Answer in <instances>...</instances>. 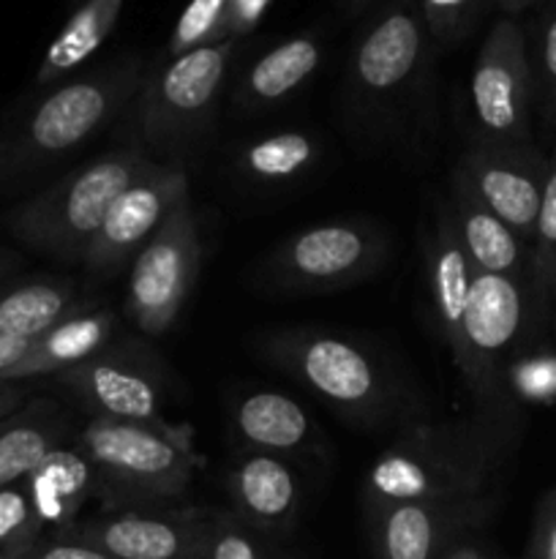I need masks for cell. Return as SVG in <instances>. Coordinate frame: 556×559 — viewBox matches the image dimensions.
Masks as SVG:
<instances>
[{
    "label": "cell",
    "instance_id": "603a6c76",
    "mask_svg": "<svg viewBox=\"0 0 556 559\" xmlns=\"http://www.w3.org/2000/svg\"><path fill=\"white\" fill-rule=\"evenodd\" d=\"M322 63V47L314 36H294L267 49L240 82L238 102L245 109H265L287 102L311 80Z\"/></svg>",
    "mask_w": 556,
    "mask_h": 559
},
{
    "label": "cell",
    "instance_id": "5b68a950",
    "mask_svg": "<svg viewBox=\"0 0 556 559\" xmlns=\"http://www.w3.org/2000/svg\"><path fill=\"white\" fill-rule=\"evenodd\" d=\"M145 76L142 58L131 55L58 85L22 120L9 147V162L33 167L76 151L131 107Z\"/></svg>",
    "mask_w": 556,
    "mask_h": 559
},
{
    "label": "cell",
    "instance_id": "277c9868",
    "mask_svg": "<svg viewBox=\"0 0 556 559\" xmlns=\"http://www.w3.org/2000/svg\"><path fill=\"white\" fill-rule=\"evenodd\" d=\"M259 349L352 424H385L401 404L403 393L374 355L336 333L292 328L267 336Z\"/></svg>",
    "mask_w": 556,
    "mask_h": 559
},
{
    "label": "cell",
    "instance_id": "e0dca14e",
    "mask_svg": "<svg viewBox=\"0 0 556 559\" xmlns=\"http://www.w3.org/2000/svg\"><path fill=\"white\" fill-rule=\"evenodd\" d=\"M232 513L265 535H278L294 524L300 484L283 456L245 448L227 469Z\"/></svg>",
    "mask_w": 556,
    "mask_h": 559
},
{
    "label": "cell",
    "instance_id": "74e56055",
    "mask_svg": "<svg viewBox=\"0 0 556 559\" xmlns=\"http://www.w3.org/2000/svg\"><path fill=\"white\" fill-rule=\"evenodd\" d=\"M22 399H25V388H22V382L3 380V377H0V420L9 418L11 409H14Z\"/></svg>",
    "mask_w": 556,
    "mask_h": 559
},
{
    "label": "cell",
    "instance_id": "7a4b0ae2",
    "mask_svg": "<svg viewBox=\"0 0 556 559\" xmlns=\"http://www.w3.org/2000/svg\"><path fill=\"white\" fill-rule=\"evenodd\" d=\"M74 442L96 469L109 511L167 506L185 495L196 473L189 431L172 424L90 418Z\"/></svg>",
    "mask_w": 556,
    "mask_h": 559
},
{
    "label": "cell",
    "instance_id": "f546056e",
    "mask_svg": "<svg viewBox=\"0 0 556 559\" xmlns=\"http://www.w3.org/2000/svg\"><path fill=\"white\" fill-rule=\"evenodd\" d=\"M44 538V524L27 497L25 484L0 489V559H16Z\"/></svg>",
    "mask_w": 556,
    "mask_h": 559
},
{
    "label": "cell",
    "instance_id": "ba28073f",
    "mask_svg": "<svg viewBox=\"0 0 556 559\" xmlns=\"http://www.w3.org/2000/svg\"><path fill=\"white\" fill-rule=\"evenodd\" d=\"M425 69L428 31L420 5L398 0L360 36L349 60V104L360 123H396L423 85Z\"/></svg>",
    "mask_w": 556,
    "mask_h": 559
},
{
    "label": "cell",
    "instance_id": "4316f807",
    "mask_svg": "<svg viewBox=\"0 0 556 559\" xmlns=\"http://www.w3.org/2000/svg\"><path fill=\"white\" fill-rule=\"evenodd\" d=\"M319 158V147L305 131H276L251 140L240 151V173L265 186L289 183L309 173Z\"/></svg>",
    "mask_w": 556,
    "mask_h": 559
},
{
    "label": "cell",
    "instance_id": "cb8c5ba5",
    "mask_svg": "<svg viewBox=\"0 0 556 559\" xmlns=\"http://www.w3.org/2000/svg\"><path fill=\"white\" fill-rule=\"evenodd\" d=\"M65 445V424L49 402L0 420V489L25 480L55 448Z\"/></svg>",
    "mask_w": 556,
    "mask_h": 559
},
{
    "label": "cell",
    "instance_id": "f35d334b",
    "mask_svg": "<svg viewBox=\"0 0 556 559\" xmlns=\"http://www.w3.org/2000/svg\"><path fill=\"white\" fill-rule=\"evenodd\" d=\"M442 559H488V557H485L483 551L478 549V546L469 544V538H467V540H461V544L452 546V549L447 551V555Z\"/></svg>",
    "mask_w": 556,
    "mask_h": 559
},
{
    "label": "cell",
    "instance_id": "ffe728a7",
    "mask_svg": "<svg viewBox=\"0 0 556 559\" xmlns=\"http://www.w3.org/2000/svg\"><path fill=\"white\" fill-rule=\"evenodd\" d=\"M22 484L41 519L44 533L52 530V535L76 524L82 506L98 497V475L76 442L55 448Z\"/></svg>",
    "mask_w": 556,
    "mask_h": 559
},
{
    "label": "cell",
    "instance_id": "ab89813d",
    "mask_svg": "<svg viewBox=\"0 0 556 559\" xmlns=\"http://www.w3.org/2000/svg\"><path fill=\"white\" fill-rule=\"evenodd\" d=\"M534 3H537V0H496V5L505 11V16L521 14L523 9H529V5H534Z\"/></svg>",
    "mask_w": 556,
    "mask_h": 559
},
{
    "label": "cell",
    "instance_id": "7402d4cb",
    "mask_svg": "<svg viewBox=\"0 0 556 559\" xmlns=\"http://www.w3.org/2000/svg\"><path fill=\"white\" fill-rule=\"evenodd\" d=\"M238 440L251 451L287 456L316 445V429L309 413L276 391H254L232 407Z\"/></svg>",
    "mask_w": 556,
    "mask_h": 559
},
{
    "label": "cell",
    "instance_id": "4dcf8cb0",
    "mask_svg": "<svg viewBox=\"0 0 556 559\" xmlns=\"http://www.w3.org/2000/svg\"><path fill=\"white\" fill-rule=\"evenodd\" d=\"M200 559H270V551L259 533L232 511H213Z\"/></svg>",
    "mask_w": 556,
    "mask_h": 559
},
{
    "label": "cell",
    "instance_id": "e575fe53",
    "mask_svg": "<svg viewBox=\"0 0 556 559\" xmlns=\"http://www.w3.org/2000/svg\"><path fill=\"white\" fill-rule=\"evenodd\" d=\"M16 559H112V557L93 549V546L82 544V540L65 538V535H49V538H41L31 551H25V555Z\"/></svg>",
    "mask_w": 556,
    "mask_h": 559
},
{
    "label": "cell",
    "instance_id": "7c38bea8",
    "mask_svg": "<svg viewBox=\"0 0 556 559\" xmlns=\"http://www.w3.org/2000/svg\"><path fill=\"white\" fill-rule=\"evenodd\" d=\"M58 377L93 418L134 420V424H169L164 420V377L147 349L136 344L104 347L93 358L60 371Z\"/></svg>",
    "mask_w": 556,
    "mask_h": 559
},
{
    "label": "cell",
    "instance_id": "f1b7e54d",
    "mask_svg": "<svg viewBox=\"0 0 556 559\" xmlns=\"http://www.w3.org/2000/svg\"><path fill=\"white\" fill-rule=\"evenodd\" d=\"M529 271L534 295L543 300L556 298V151L548 156V178L529 251Z\"/></svg>",
    "mask_w": 556,
    "mask_h": 559
},
{
    "label": "cell",
    "instance_id": "484cf974",
    "mask_svg": "<svg viewBox=\"0 0 556 559\" xmlns=\"http://www.w3.org/2000/svg\"><path fill=\"white\" fill-rule=\"evenodd\" d=\"M85 306L65 282H31L0 293V336L36 338Z\"/></svg>",
    "mask_w": 556,
    "mask_h": 559
},
{
    "label": "cell",
    "instance_id": "6da1fadb",
    "mask_svg": "<svg viewBox=\"0 0 556 559\" xmlns=\"http://www.w3.org/2000/svg\"><path fill=\"white\" fill-rule=\"evenodd\" d=\"M499 431L483 420L407 426L365 473L371 513L398 502H491Z\"/></svg>",
    "mask_w": 556,
    "mask_h": 559
},
{
    "label": "cell",
    "instance_id": "30bf717a",
    "mask_svg": "<svg viewBox=\"0 0 556 559\" xmlns=\"http://www.w3.org/2000/svg\"><path fill=\"white\" fill-rule=\"evenodd\" d=\"M474 140L532 145L534 76L527 36L512 16H501L485 36L469 80Z\"/></svg>",
    "mask_w": 556,
    "mask_h": 559
},
{
    "label": "cell",
    "instance_id": "8fae6325",
    "mask_svg": "<svg viewBox=\"0 0 556 559\" xmlns=\"http://www.w3.org/2000/svg\"><path fill=\"white\" fill-rule=\"evenodd\" d=\"M385 262V238L365 222H327L292 235L265 262L273 287L327 293L368 278Z\"/></svg>",
    "mask_w": 556,
    "mask_h": 559
},
{
    "label": "cell",
    "instance_id": "8d00e7d4",
    "mask_svg": "<svg viewBox=\"0 0 556 559\" xmlns=\"http://www.w3.org/2000/svg\"><path fill=\"white\" fill-rule=\"evenodd\" d=\"M267 0H234V11H238V36L249 33L256 25V20L265 11Z\"/></svg>",
    "mask_w": 556,
    "mask_h": 559
},
{
    "label": "cell",
    "instance_id": "60d3db41",
    "mask_svg": "<svg viewBox=\"0 0 556 559\" xmlns=\"http://www.w3.org/2000/svg\"><path fill=\"white\" fill-rule=\"evenodd\" d=\"M368 3H371V0H349V5H352L354 11H358V9H363V5H368Z\"/></svg>",
    "mask_w": 556,
    "mask_h": 559
},
{
    "label": "cell",
    "instance_id": "2e32d148",
    "mask_svg": "<svg viewBox=\"0 0 556 559\" xmlns=\"http://www.w3.org/2000/svg\"><path fill=\"white\" fill-rule=\"evenodd\" d=\"M491 502H398L371 513L379 559H442L488 516Z\"/></svg>",
    "mask_w": 556,
    "mask_h": 559
},
{
    "label": "cell",
    "instance_id": "d6986e66",
    "mask_svg": "<svg viewBox=\"0 0 556 559\" xmlns=\"http://www.w3.org/2000/svg\"><path fill=\"white\" fill-rule=\"evenodd\" d=\"M447 207H450L456 233L474 271L532 282L527 243L480 202V197L458 169H452L450 175Z\"/></svg>",
    "mask_w": 556,
    "mask_h": 559
},
{
    "label": "cell",
    "instance_id": "3957f363",
    "mask_svg": "<svg viewBox=\"0 0 556 559\" xmlns=\"http://www.w3.org/2000/svg\"><path fill=\"white\" fill-rule=\"evenodd\" d=\"M158 167L142 151H114L63 175L9 216V229L31 249L55 260H82L107 216L129 186Z\"/></svg>",
    "mask_w": 556,
    "mask_h": 559
},
{
    "label": "cell",
    "instance_id": "4fadbf2b",
    "mask_svg": "<svg viewBox=\"0 0 556 559\" xmlns=\"http://www.w3.org/2000/svg\"><path fill=\"white\" fill-rule=\"evenodd\" d=\"M207 516L210 511L196 508H118L58 535L82 540L112 559H200Z\"/></svg>",
    "mask_w": 556,
    "mask_h": 559
},
{
    "label": "cell",
    "instance_id": "44dd1931",
    "mask_svg": "<svg viewBox=\"0 0 556 559\" xmlns=\"http://www.w3.org/2000/svg\"><path fill=\"white\" fill-rule=\"evenodd\" d=\"M114 331V314L109 309H93L85 306L76 314L65 317L58 325L44 331L31 342L25 358L5 374V380L25 382L33 377L60 374L82 360L93 358L109 347V336Z\"/></svg>",
    "mask_w": 556,
    "mask_h": 559
},
{
    "label": "cell",
    "instance_id": "8992f818",
    "mask_svg": "<svg viewBox=\"0 0 556 559\" xmlns=\"http://www.w3.org/2000/svg\"><path fill=\"white\" fill-rule=\"evenodd\" d=\"M238 38L174 55L156 74H147L131 102L134 131L156 156L178 158L210 123L227 80ZM147 153V156H150ZM153 158V156H150Z\"/></svg>",
    "mask_w": 556,
    "mask_h": 559
},
{
    "label": "cell",
    "instance_id": "9a60e30c",
    "mask_svg": "<svg viewBox=\"0 0 556 559\" xmlns=\"http://www.w3.org/2000/svg\"><path fill=\"white\" fill-rule=\"evenodd\" d=\"M456 169L469 180L480 202L532 251L545 178H548V158L532 145H494V142L474 140Z\"/></svg>",
    "mask_w": 556,
    "mask_h": 559
},
{
    "label": "cell",
    "instance_id": "52a82bcc",
    "mask_svg": "<svg viewBox=\"0 0 556 559\" xmlns=\"http://www.w3.org/2000/svg\"><path fill=\"white\" fill-rule=\"evenodd\" d=\"M534 287L529 278L494 276L474 271L463 317L461 347L452 364L461 371L469 396L478 404V420L499 431L510 409L505 388V358L527 331Z\"/></svg>",
    "mask_w": 556,
    "mask_h": 559
},
{
    "label": "cell",
    "instance_id": "d590c367",
    "mask_svg": "<svg viewBox=\"0 0 556 559\" xmlns=\"http://www.w3.org/2000/svg\"><path fill=\"white\" fill-rule=\"evenodd\" d=\"M31 342L33 338H3L0 336V377H3V380H5V374H9V371L14 369L22 358H25L27 349H31Z\"/></svg>",
    "mask_w": 556,
    "mask_h": 559
},
{
    "label": "cell",
    "instance_id": "83f0119b",
    "mask_svg": "<svg viewBox=\"0 0 556 559\" xmlns=\"http://www.w3.org/2000/svg\"><path fill=\"white\" fill-rule=\"evenodd\" d=\"M227 38H238V11L234 0H191L169 38V55L213 47Z\"/></svg>",
    "mask_w": 556,
    "mask_h": 559
},
{
    "label": "cell",
    "instance_id": "1f68e13d",
    "mask_svg": "<svg viewBox=\"0 0 556 559\" xmlns=\"http://www.w3.org/2000/svg\"><path fill=\"white\" fill-rule=\"evenodd\" d=\"M488 3L496 0H423L420 14H423L425 31L442 44H458L469 36Z\"/></svg>",
    "mask_w": 556,
    "mask_h": 559
},
{
    "label": "cell",
    "instance_id": "9c48e42d",
    "mask_svg": "<svg viewBox=\"0 0 556 559\" xmlns=\"http://www.w3.org/2000/svg\"><path fill=\"white\" fill-rule=\"evenodd\" d=\"M202 265V243L191 202H180L129 265L125 314L147 336L178 322Z\"/></svg>",
    "mask_w": 556,
    "mask_h": 559
},
{
    "label": "cell",
    "instance_id": "d6a6232c",
    "mask_svg": "<svg viewBox=\"0 0 556 559\" xmlns=\"http://www.w3.org/2000/svg\"><path fill=\"white\" fill-rule=\"evenodd\" d=\"M532 60L534 76V102L543 112L545 126L556 129V9L545 20L543 31L537 38V52Z\"/></svg>",
    "mask_w": 556,
    "mask_h": 559
},
{
    "label": "cell",
    "instance_id": "d4e9b609",
    "mask_svg": "<svg viewBox=\"0 0 556 559\" xmlns=\"http://www.w3.org/2000/svg\"><path fill=\"white\" fill-rule=\"evenodd\" d=\"M123 3L125 0H82L44 52L36 71L38 85H52L80 69L114 31Z\"/></svg>",
    "mask_w": 556,
    "mask_h": 559
},
{
    "label": "cell",
    "instance_id": "5bb4252c",
    "mask_svg": "<svg viewBox=\"0 0 556 559\" xmlns=\"http://www.w3.org/2000/svg\"><path fill=\"white\" fill-rule=\"evenodd\" d=\"M189 200V175L180 164L158 162L153 173L136 180L109 205L96 238L82 262L93 276H114L134 262L142 246L156 235L164 218Z\"/></svg>",
    "mask_w": 556,
    "mask_h": 559
},
{
    "label": "cell",
    "instance_id": "ac0fdd59",
    "mask_svg": "<svg viewBox=\"0 0 556 559\" xmlns=\"http://www.w3.org/2000/svg\"><path fill=\"white\" fill-rule=\"evenodd\" d=\"M425 282H428L431 311H434L436 333L450 349L458 353L463 336V317H467L469 289H472L474 267L463 251L461 238L452 224L450 207H442L434 227L425 235Z\"/></svg>",
    "mask_w": 556,
    "mask_h": 559
},
{
    "label": "cell",
    "instance_id": "b9f144b4",
    "mask_svg": "<svg viewBox=\"0 0 556 559\" xmlns=\"http://www.w3.org/2000/svg\"><path fill=\"white\" fill-rule=\"evenodd\" d=\"M5 267H9V260H0V276L5 273Z\"/></svg>",
    "mask_w": 556,
    "mask_h": 559
},
{
    "label": "cell",
    "instance_id": "836d02e7",
    "mask_svg": "<svg viewBox=\"0 0 556 559\" xmlns=\"http://www.w3.org/2000/svg\"><path fill=\"white\" fill-rule=\"evenodd\" d=\"M527 559H556V489L540 500L529 535Z\"/></svg>",
    "mask_w": 556,
    "mask_h": 559
}]
</instances>
